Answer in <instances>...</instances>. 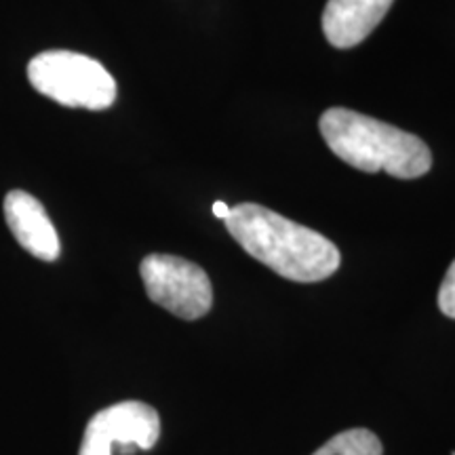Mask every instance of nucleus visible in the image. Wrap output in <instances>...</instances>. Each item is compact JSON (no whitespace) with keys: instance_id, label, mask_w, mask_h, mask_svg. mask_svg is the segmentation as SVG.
I'll use <instances>...</instances> for the list:
<instances>
[{"instance_id":"9b49d317","label":"nucleus","mask_w":455,"mask_h":455,"mask_svg":"<svg viewBox=\"0 0 455 455\" xmlns=\"http://www.w3.org/2000/svg\"><path fill=\"white\" fill-rule=\"evenodd\" d=\"M453 455H455V453H453Z\"/></svg>"},{"instance_id":"6e6552de","label":"nucleus","mask_w":455,"mask_h":455,"mask_svg":"<svg viewBox=\"0 0 455 455\" xmlns=\"http://www.w3.org/2000/svg\"><path fill=\"white\" fill-rule=\"evenodd\" d=\"M382 441L371 430L355 428L335 435L315 455H382Z\"/></svg>"},{"instance_id":"0eeeda50","label":"nucleus","mask_w":455,"mask_h":455,"mask_svg":"<svg viewBox=\"0 0 455 455\" xmlns=\"http://www.w3.org/2000/svg\"><path fill=\"white\" fill-rule=\"evenodd\" d=\"M395 0H329L323 11V32L335 49L361 44L382 24Z\"/></svg>"},{"instance_id":"9d476101","label":"nucleus","mask_w":455,"mask_h":455,"mask_svg":"<svg viewBox=\"0 0 455 455\" xmlns=\"http://www.w3.org/2000/svg\"><path fill=\"white\" fill-rule=\"evenodd\" d=\"M230 209L232 207H228L226 203H221V201H218V203H213V213H215V218H220V220H228V215H230Z\"/></svg>"},{"instance_id":"1a4fd4ad","label":"nucleus","mask_w":455,"mask_h":455,"mask_svg":"<svg viewBox=\"0 0 455 455\" xmlns=\"http://www.w3.org/2000/svg\"><path fill=\"white\" fill-rule=\"evenodd\" d=\"M439 308L445 316L455 318V261L449 266L439 289Z\"/></svg>"},{"instance_id":"423d86ee","label":"nucleus","mask_w":455,"mask_h":455,"mask_svg":"<svg viewBox=\"0 0 455 455\" xmlns=\"http://www.w3.org/2000/svg\"><path fill=\"white\" fill-rule=\"evenodd\" d=\"M4 220L15 241L34 258L43 261H55L60 258V236L38 198L24 190L9 192L4 198Z\"/></svg>"},{"instance_id":"20e7f679","label":"nucleus","mask_w":455,"mask_h":455,"mask_svg":"<svg viewBox=\"0 0 455 455\" xmlns=\"http://www.w3.org/2000/svg\"><path fill=\"white\" fill-rule=\"evenodd\" d=\"M146 293L171 315L196 321L213 306V287L207 272L178 255H148L140 266Z\"/></svg>"},{"instance_id":"f257e3e1","label":"nucleus","mask_w":455,"mask_h":455,"mask_svg":"<svg viewBox=\"0 0 455 455\" xmlns=\"http://www.w3.org/2000/svg\"><path fill=\"white\" fill-rule=\"evenodd\" d=\"M226 228L251 258L287 281H325L341 264L339 249L327 236L258 203L232 207Z\"/></svg>"},{"instance_id":"39448f33","label":"nucleus","mask_w":455,"mask_h":455,"mask_svg":"<svg viewBox=\"0 0 455 455\" xmlns=\"http://www.w3.org/2000/svg\"><path fill=\"white\" fill-rule=\"evenodd\" d=\"M161 436V418L155 407L141 401H123L101 409L84 428L78 455H112V445L152 449Z\"/></svg>"},{"instance_id":"f03ea898","label":"nucleus","mask_w":455,"mask_h":455,"mask_svg":"<svg viewBox=\"0 0 455 455\" xmlns=\"http://www.w3.org/2000/svg\"><path fill=\"white\" fill-rule=\"evenodd\" d=\"M318 129L335 156L365 173L415 180L432 167L430 148L418 135L348 108H329Z\"/></svg>"},{"instance_id":"7ed1b4c3","label":"nucleus","mask_w":455,"mask_h":455,"mask_svg":"<svg viewBox=\"0 0 455 455\" xmlns=\"http://www.w3.org/2000/svg\"><path fill=\"white\" fill-rule=\"evenodd\" d=\"M30 84L66 108L106 110L116 100L112 74L93 57L74 51H44L28 64Z\"/></svg>"}]
</instances>
